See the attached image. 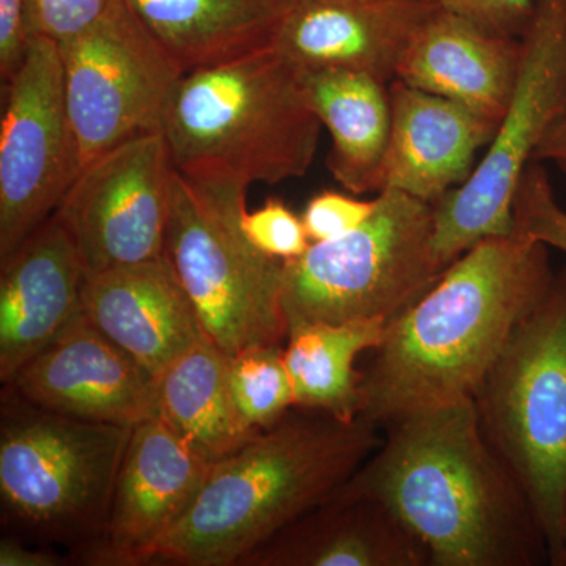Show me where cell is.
I'll return each mask as SVG.
<instances>
[{"instance_id": "obj_17", "label": "cell", "mask_w": 566, "mask_h": 566, "mask_svg": "<svg viewBox=\"0 0 566 566\" xmlns=\"http://www.w3.org/2000/svg\"><path fill=\"white\" fill-rule=\"evenodd\" d=\"M82 308L155 379L207 337L166 255L85 275Z\"/></svg>"}, {"instance_id": "obj_16", "label": "cell", "mask_w": 566, "mask_h": 566, "mask_svg": "<svg viewBox=\"0 0 566 566\" xmlns=\"http://www.w3.org/2000/svg\"><path fill=\"white\" fill-rule=\"evenodd\" d=\"M0 379L25 364L84 316L85 281L76 244L52 216L0 262Z\"/></svg>"}, {"instance_id": "obj_33", "label": "cell", "mask_w": 566, "mask_h": 566, "mask_svg": "<svg viewBox=\"0 0 566 566\" xmlns=\"http://www.w3.org/2000/svg\"><path fill=\"white\" fill-rule=\"evenodd\" d=\"M532 163H553L566 178V115L539 142Z\"/></svg>"}, {"instance_id": "obj_3", "label": "cell", "mask_w": 566, "mask_h": 566, "mask_svg": "<svg viewBox=\"0 0 566 566\" xmlns=\"http://www.w3.org/2000/svg\"><path fill=\"white\" fill-rule=\"evenodd\" d=\"M379 431L363 417L290 411L211 464L191 509L147 565L240 566L344 485L381 446Z\"/></svg>"}, {"instance_id": "obj_34", "label": "cell", "mask_w": 566, "mask_h": 566, "mask_svg": "<svg viewBox=\"0 0 566 566\" xmlns=\"http://www.w3.org/2000/svg\"><path fill=\"white\" fill-rule=\"evenodd\" d=\"M562 566H566V506H565L564 532H562Z\"/></svg>"}, {"instance_id": "obj_28", "label": "cell", "mask_w": 566, "mask_h": 566, "mask_svg": "<svg viewBox=\"0 0 566 566\" xmlns=\"http://www.w3.org/2000/svg\"><path fill=\"white\" fill-rule=\"evenodd\" d=\"M375 208L376 199L365 202L344 193L324 191L307 203L303 222L312 243H319L353 232L374 214Z\"/></svg>"}, {"instance_id": "obj_21", "label": "cell", "mask_w": 566, "mask_h": 566, "mask_svg": "<svg viewBox=\"0 0 566 566\" xmlns=\"http://www.w3.org/2000/svg\"><path fill=\"white\" fill-rule=\"evenodd\" d=\"M182 74L273 46L297 0H125Z\"/></svg>"}, {"instance_id": "obj_5", "label": "cell", "mask_w": 566, "mask_h": 566, "mask_svg": "<svg viewBox=\"0 0 566 566\" xmlns=\"http://www.w3.org/2000/svg\"><path fill=\"white\" fill-rule=\"evenodd\" d=\"M488 444L505 465L562 566L566 506V264L524 318L472 398Z\"/></svg>"}, {"instance_id": "obj_22", "label": "cell", "mask_w": 566, "mask_h": 566, "mask_svg": "<svg viewBox=\"0 0 566 566\" xmlns=\"http://www.w3.org/2000/svg\"><path fill=\"white\" fill-rule=\"evenodd\" d=\"M308 104L333 139L327 169L346 191L378 192L392 128L389 84L359 71L303 73Z\"/></svg>"}, {"instance_id": "obj_14", "label": "cell", "mask_w": 566, "mask_h": 566, "mask_svg": "<svg viewBox=\"0 0 566 566\" xmlns=\"http://www.w3.org/2000/svg\"><path fill=\"white\" fill-rule=\"evenodd\" d=\"M7 386L74 419L134 427L156 417V379L85 315Z\"/></svg>"}, {"instance_id": "obj_29", "label": "cell", "mask_w": 566, "mask_h": 566, "mask_svg": "<svg viewBox=\"0 0 566 566\" xmlns=\"http://www.w3.org/2000/svg\"><path fill=\"white\" fill-rule=\"evenodd\" d=\"M115 0H32L36 35L55 43L76 39L109 11Z\"/></svg>"}, {"instance_id": "obj_24", "label": "cell", "mask_w": 566, "mask_h": 566, "mask_svg": "<svg viewBox=\"0 0 566 566\" xmlns=\"http://www.w3.org/2000/svg\"><path fill=\"white\" fill-rule=\"evenodd\" d=\"M386 326V319H364L290 327L283 359L293 382L294 408L357 419L360 374L354 364L360 354L381 344Z\"/></svg>"}, {"instance_id": "obj_25", "label": "cell", "mask_w": 566, "mask_h": 566, "mask_svg": "<svg viewBox=\"0 0 566 566\" xmlns=\"http://www.w3.org/2000/svg\"><path fill=\"white\" fill-rule=\"evenodd\" d=\"M227 378L234 408L249 430L273 427L296 406L282 345L253 346L229 356Z\"/></svg>"}, {"instance_id": "obj_19", "label": "cell", "mask_w": 566, "mask_h": 566, "mask_svg": "<svg viewBox=\"0 0 566 566\" xmlns=\"http://www.w3.org/2000/svg\"><path fill=\"white\" fill-rule=\"evenodd\" d=\"M521 61L523 39L488 32L438 7L409 44L395 80L499 125L515 93Z\"/></svg>"}, {"instance_id": "obj_18", "label": "cell", "mask_w": 566, "mask_h": 566, "mask_svg": "<svg viewBox=\"0 0 566 566\" xmlns=\"http://www.w3.org/2000/svg\"><path fill=\"white\" fill-rule=\"evenodd\" d=\"M389 95L392 128L379 192L392 189L436 205L471 178L476 153L499 125L400 80L390 82Z\"/></svg>"}, {"instance_id": "obj_23", "label": "cell", "mask_w": 566, "mask_h": 566, "mask_svg": "<svg viewBox=\"0 0 566 566\" xmlns=\"http://www.w3.org/2000/svg\"><path fill=\"white\" fill-rule=\"evenodd\" d=\"M229 356L205 337L156 378V417L211 463L252 438L234 408Z\"/></svg>"}, {"instance_id": "obj_11", "label": "cell", "mask_w": 566, "mask_h": 566, "mask_svg": "<svg viewBox=\"0 0 566 566\" xmlns=\"http://www.w3.org/2000/svg\"><path fill=\"white\" fill-rule=\"evenodd\" d=\"M3 91L0 262L50 221L81 172L59 44L36 36Z\"/></svg>"}, {"instance_id": "obj_26", "label": "cell", "mask_w": 566, "mask_h": 566, "mask_svg": "<svg viewBox=\"0 0 566 566\" xmlns=\"http://www.w3.org/2000/svg\"><path fill=\"white\" fill-rule=\"evenodd\" d=\"M515 232L566 255V211L557 203L545 167L531 163L513 199Z\"/></svg>"}, {"instance_id": "obj_20", "label": "cell", "mask_w": 566, "mask_h": 566, "mask_svg": "<svg viewBox=\"0 0 566 566\" xmlns=\"http://www.w3.org/2000/svg\"><path fill=\"white\" fill-rule=\"evenodd\" d=\"M240 566H430V557L381 502L329 497Z\"/></svg>"}, {"instance_id": "obj_30", "label": "cell", "mask_w": 566, "mask_h": 566, "mask_svg": "<svg viewBox=\"0 0 566 566\" xmlns=\"http://www.w3.org/2000/svg\"><path fill=\"white\" fill-rule=\"evenodd\" d=\"M441 9L460 14L488 32L510 39L526 35L535 0H433Z\"/></svg>"}, {"instance_id": "obj_15", "label": "cell", "mask_w": 566, "mask_h": 566, "mask_svg": "<svg viewBox=\"0 0 566 566\" xmlns=\"http://www.w3.org/2000/svg\"><path fill=\"white\" fill-rule=\"evenodd\" d=\"M433 0H297L274 48L301 73L359 71L390 84Z\"/></svg>"}, {"instance_id": "obj_32", "label": "cell", "mask_w": 566, "mask_h": 566, "mask_svg": "<svg viewBox=\"0 0 566 566\" xmlns=\"http://www.w3.org/2000/svg\"><path fill=\"white\" fill-rule=\"evenodd\" d=\"M61 556L48 549H36L22 545L17 538H2L0 542V566H61Z\"/></svg>"}, {"instance_id": "obj_27", "label": "cell", "mask_w": 566, "mask_h": 566, "mask_svg": "<svg viewBox=\"0 0 566 566\" xmlns=\"http://www.w3.org/2000/svg\"><path fill=\"white\" fill-rule=\"evenodd\" d=\"M241 227L252 245L282 262L297 259L312 244L303 218L281 200L270 199L260 210L245 211Z\"/></svg>"}, {"instance_id": "obj_4", "label": "cell", "mask_w": 566, "mask_h": 566, "mask_svg": "<svg viewBox=\"0 0 566 566\" xmlns=\"http://www.w3.org/2000/svg\"><path fill=\"white\" fill-rule=\"evenodd\" d=\"M322 126L303 73L273 44L182 74L161 132L182 177L203 188L248 191L256 182L304 177Z\"/></svg>"}, {"instance_id": "obj_12", "label": "cell", "mask_w": 566, "mask_h": 566, "mask_svg": "<svg viewBox=\"0 0 566 566\" xmlns=\"http://www.w3.org/2000/svg\"><path fill=\"white\" fill-rule=\"evenodd\" d=\"M175 167L163 132L142 134L82 167L54 218L85 275L161 259Z\"/></svg>"}, {"instance_id": "obj_2", "label": "cell", "mask_w": 566, "mask_h": 566, "mask_svg": "<svg viewBox=\"0 0 566 566\" xmlns=\"http://www.w3.org/2000/svg\"><path fill=\"white\" fill-rule=\"evenodd\" d=\"M547 245L512 234L469 249L386 326L359 371V417L387 424L471 400L517 326L545 300Z\"/></svg>"}, {"instance_id": "obj_6", "label": "cell", "mask_w": 566, "mask_h": 566, "mask_svg": "<svg viewBox=\"0 0 566 566\" xmlns=\"http://www.w3.org/2000/svg\"><path fill=\"white\" fill-rule=\"evenodd\" d=\"M133 427L91 422L2 395L0 502L3 523L74 549L99 535Z\"/></svg>"}, {"instance_id": "obj_8", "label": "cell", "mask_w": 566, "mask_h": 566, "mask_svg": "<svg viewBox=\"0 0 566 566\" xmlns=\"http://www.w3.org/2000/svg\"><path fill=\"white\" fill-rule=\"evenodd\" d=\"M433 221L434 205L387 189L363 226L283 262L289 329L303 323H389L401 314L444 271L431 252Z\"/></svg>"}, {"instance_id": "obj_31", "label": "cell", "mask_w": 566, "mask_h": 566, "mask_svg": "<svg viewBox=\"0 0 566 566\" xmlns=\"http://www.w3.org/2000/svg\"><path fill=\"white\" fill-rule=\"evenodd\" d=\"M32 0H0V76L2 85L21 69L36 39Z\"/></svg>"}, {"instance_id": "obj_13", "label": "cell", "mask_w": 566, "mask_h": 566, "mask_svg": "<svg viewBox=\"0 0 566 566\" xmlns=\"http://www.w3.org/2000/svg\"><path fill=\"white\" fill-rule=\"evenodd\" d=\"M211 464L159 417L134 424L106 523L93 542L74 549V558L93 566L147 565L191 509Z\"/></svg>"}, {"instance_id": "obj_7", "label": "cell", "mask_w": 566, "mask_h": 566, "mask_svg": "<svg viewBox=\"0 0 566 566\" xmlns=\"http://www.w3.org/2000/svg\"><path fill=\"white\" fill-rule=\"evenodd\" d=\"M244 189L203 188L175 170L166 259L193 305L205 335L227 356L282 345L283 262L245 237Z\"/></svg>"}, {"instance_id": "obj_1", "label": "cell", "mask_w": 566, "mask_h": 566, "mask_svg": "<svg viewBox=\"0 0 566 566\" xmlns=\"http://www.w3.org/2000/svg\"><path fill=\"white\" fill-rule=\"evenodd\" d=\"M331 497L375 499L430 566H536L549 547L526 495L488 444L474 400L406 416Z\"/></svg>"}, {"instance_id": "obj_9", "label": "cell", "mask_w": 566, "mask_h": 566, "mask_svg": "<svg viewBox=\"0 0 566 566\" xmlns=\"http://www.w3.org/2000/svg\"><path fill=\"white\" fill-rule=\"evenodd\" d=\"M566 115V0H535L512 102L464 185L434 205L431 252L441 270L490 238L512 237L513 199L539 142Z\"/></svg>"}, {"instance_id": "obj_10", "label": "cell", "mask_w": 566, "mask_h": 566, "mask_svg": "<svg viewBox=\"0 0 566 566\" xmlns=\"http://www.w3.org/2000/svg\"><path fill=\"white\" fill-rule=\"evenodd\" d=\"M59 50L81 170L123 142L161 132L182 71L125 0Z\"/></svg>"}]
</instances>
